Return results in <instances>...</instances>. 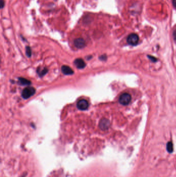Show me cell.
I'll use <instances>...</instances> for the list:
<instances>
[{"instance_id":"cell-1","label":"cell","mask_w":176,"mask_h":177,"mask_svg":"<svg viewBox=\"0 0 176 177\" xmlns=\"http://www.w3.org/2000/svg\"><path fill=\"white\" fill-rule=\"evenodd\" d=\"M36 90L33 87H27L22 91V97L24 99H27L35 94Z\"/></svg>"},{"instance_id":"cell-2","label":"cell","mask_w":176,"mask_h":177,"mask_svg":"<svg viewBox=\"0 0 176 177\" xmlns=\"http://www.w3.org/2000/svg\"><path fill=\"white\" fill-rule=\"evenodd\" d=\"M131 100V96L130 94L127 93H125L122 94L119 98V102L121 104L124 106L129 104L130 103Z\"/></svg>"},{"instance_id":"cell-3","label":"cell","mask_w":176,"mask_h":177,"mask_svg":"<svg viewBox=\"0 0 176 177\" xmlns=\"http://www.w3.org/2000/svg\"><path fill=\"white\" fill-rule=\"evenodd\" d=\"M139 37L138 35L136 34H131L127 37V42L128 44H130L132 46L136 45L138 43Z\"/></svg>"},{"instance_id":"cell-4","label":"cell","mask_w":176,"mask_h":177,"mask_svg":"<svg viewBox=\"0 0 176 177\" xmlns=\"http://www.w3.org/2000/svg\"><path fill=\"white\" fill-rule=\"evenodd\" d=\"M77 108L81 110H85L88 109V108L89 107V103L86 100H80L77 102Z\"/></svg>"},{"instance_id":"cell-5","label":"cell","mask_w":176,"mask_h":177,"mask_svg":"<svg viewBox=\"0 0 176 177\" xmlns=\"http://www.w3.org/2000/svg\"><path fill=\"white\" fill-rule=\"evenodd\" d=\"M74 44L75 46L77 48L81 49L84 47L85 46V42L83 39L79 38L75 39L74 41Z\"/></svg>"},{"instance_id":"cell-6","label":"cell","mask_w":176,"mask_h":177,"mask_svg":"<svg viewBox=\"0 0 176 177\" xmlns=\"http://www.w3.org/2000/svg\"><path fill=\"white\" fill-rule=\"evenodd\" d=\"M75 66L79 69H82L86 66V63L82 59H77L74 62Z\"/></svg>"},{"instance_id":"cell-7","label":"cell","mask_w":176,"mask_h":177,"mask_svg":"<svg viewBox=\"0 0 176 177\" xmlns=\"http://www.w3.org/2000/svg\"><path fill=\"white\" fill-rule=\"evenodd\" d=\"M62 71L64 74L66 75H71L74 74L73 69L68 66L63 65L62 67Z\"/></svg>"},{"instance_id":"cell-8","label":"cell","mask_w":176,"mask_h":177,"mask_svg":"<svg viewBox=\"0 0 176 177\" xmlns=\"http://www.w3.org/2000/svg\"><path fill=\"white\" fill-rule=\"evenodd\" d=\"M110 125V123L108 120L106 119H103L100 122L99 126L102 129H108Z\"/></svg>"},{"instance_id":"cell-9","label":"cell","mask_w":176,"mask_h":177,"mask_svg":"<svg viewBox=\"0 0 176 177\" xmlns=\"http://www.w3.org/2000/svg\"><path fill=\"white\" fill-rule=\"evenodd\" d=\"M19 82L21 85H29L31 83L29 80H27L26 79H24L23 78H19Z\"/></svg>"},{"instance_id":"cell-10","label":"cell","mask_w":176,"mask_h":177,"mask_svg":"<svg viewBox=\"0 0 176 177\" xmlns=\"http://www.w3.org/2000/svg\"><path fill=\"white\" fill-rule=\"evenodd\" d=\"M167 150L169 153H172L174 150V147H173V144L171 141H169L167 143Z\"/></svg>"},{"instance_id":"cell-11","label":"cell","mask_w":176,"mask_h":177,"mask_svg":"<svg viewBox=\"0 0 176 177\" xmlns=\"http://www.w3.org/2000/svg\"><path fill=\"white\" fill-rule=\"evenodd\" d=\"M47 72H48V70L46 68H44L42 70H38V73L39 75L40 76H43Z\"/></svg>"},{"instance_id":"cell-12","label":"cell","mask_w":176,"mask_h":177,"mask_svg":"<svg viewBox=\"0 0 176 177\" xmlns=\"http://www.w3.org/2000/svg\"><path fill=\"white\" fill-rule=\"evenodd\" d=\"M26 54L28 57H30L31 56V49L29 47H27L26 48Z\"/></svg>"},{"instance_id":"cell-13","label":"cell","mask_w":176,"mask_h":177,"mask_svg":"<svg viewBox=\"0 0 176 177\" xmlns=\"http://www.w3.org/2000/svg\"><path fill=\"white\" fill-rule=\"evenodd\" d=\"M1 8H3L4 6V0H1Z\"/></svg>"},{"instance_id":"cell-14","label":"cell","mask_w":176,"mask_h":177,"mask_svg":"<svg viewBox=\"0 0 176 177\" xmlns=\"http://www.w3.org/2000/svg\"><path fill=\"white\" fill-rule=\"evenodd\" d=\"M173 4L174 5V8H176V0H173Z\"/></svg>"},{"instance_id":"cell-15","label":"cell","mask_w":176,"mask_h":177,"mask_svg":"<svg viewBox=\"0 0 176 177\" xmlns=\"http://www.w3.org/2000/svg\"><path fill=\"white\" fill-rule=\"evenodd\" d=\"M173 36H174V39H175V40L176 41V30H175V31L174 32Z\"/></svg>"}]
</instances>
